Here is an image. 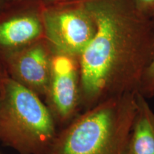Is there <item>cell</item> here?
Here are the masks:
<instances>
[{
    "label": "cell",
    "mask_w": 154,
    "mask_h": 154,
    "mask_svg": "<svg viewBox=\"0 0 154 154\" xmlns=\"http://www.w3.org/2000/svg\"><path fill=\"white\" fill-rule=\"evenodd\" d=\"M97 29L79 57L80 106L139 91L154 57V17L134 0H84Z\"/></svg>",
    "instance_id": "6da1fadb"
},
{
    "label": "cell",
    "mask_w": 154,
    "mask_h": 154,
    "mask_svg": "<svg viewBox=\"0 0 154 154\" xmlns=\"http://www.w3.org/2000/svg\"><path fill=\"white\" fill-rule=\"evenodd\" d=\"M138 92L106 100L76 116L58 133L48 154H126Z\"/></svg>",
    "instance_id": "7a4b0ae2"
},
{
    "label": "cell",
    "mask_w": 154,
    "mask_h": 154,
    "mask_svg": "<svg viewBox=\"0 0 154 154\" xmlns=\"http://www.w3.org/2000/svg\"><path fill=\"white\" fill-rule=\"evenodd\" d=\"M58 133L41 97L5 74L0 78V140L20 154H48Z\"/></svg>",
    "instance_id": "3957f363"
},
{
    "label": "cell",
    "mask_w": 154,
    "mask_h": 154,
    "mask_svg": "<svg viewBox=\"0 0 154 154\" xmlns=\"http://www.w3.org/2000/svg\"><path fill=\"white\" fill-rule=\"evenodd\" d=\"M45 38L54 49L79 57L95 35L97 24L84 1L44 7Z\"/></svg>",
    "instance_id": "277c9868"
},
{
    "label": "cell",
    "mask_w": 154,
    "mask_h": 154,
    "mask_svg": "<svg viewBox=\"0 0 154 154\" xmlns=\"http://www.w3.org/2000/svg\"><path fill=\"white\" fill-rule=\"evenodd\" d=\"M41 0L6 5L0 10V61L45 38Z\"/></svg>",
    "instance_id": "5b68a950"
},
{
    "label": "cell",
    "mask_w": 154,
    "mask_h": 154,
    "mask_svg": "<svg viewBox=\"0 0 154 154\" xmlns=\"http://www.w3.org/2000/svg\"><path fill=\"white\" fill-rule=\"evenodd\" d=\"M45 99L56 122L69 124L76 117L80 107L79 57L54 49Z\"/></svg>",
    "instance_id": "8992f818"
},
{
    "label": "cell",
    "mask_w": 154,
    "mask_h": 154,
    "mask_svg": "<svg viewBox=\"0 0 154 154\" xmlns=\"http://www.w3.org/2000/svg\"><path fill=\"white\" fill-rule=\"evenodd\" d=\"M54 49L43 38L2 61L5 72L19 84L45 97L51 75Z\"/></svg>",
    "instance_id": "52a82bcc"
},
{
    "label": "cell",
    "mask_w": 154,
    "mask_h": 154,
    "mask_svg": "<svg viewBox=\"0 0 154 154\" xmlns=\"http://www.w3.org/2000/svg\"><path fill=\"white\" fill-rule=\"evenodd\" d=\"M126 154H154V111L139 91Z\"/></svg>",
    "instance_id": "ba28073f"
},
{
    "label": "cell",
    "mask_w": 154,
    "mask_h": 154,
    "mask_svg": "<svg viewBox=\"0 0 154 154\" xmlns=\"http://www.w3.org/2000/svg\"><path fill=\"white\" fill-rule=\"evenodd\" d=\"M154 91V57L142 79L140 93L147 98H151Z\"/></svg>",
    "instance_id": "9c48e42d"
},
{
    "label": "cell",
    "mask_w": 154,
    "mask_h": 154,
    "mask_svg": "<svg viewBox=\"0 0 154 154\" xmlns=\"http://www.w3.org/2000/svg\"><path fill=\"white\" fill-rule=\"evenodd\" d=\"M138 10L150 14L154 9V0H134Z\"/></svg>",
    "instance_id": "30bf717a"
},
{
    "label": "cell",
    "mask_w": 154,
    "mask_h": 154,
    "mask_svg": "<svg viewBox=\"0 0 154 154\" xmlns=\"http://www.w3.org/2000/svg\"><path fill=\"white\" fill-rule=\"evenodd\" d=\"M81 1H84V0H41L42 5H43L44 7L59 5V4L74 2H81Z\"/></svg>",
    "instance_id": "8fae6325"
},
{
    "label": "cell",
    "mask_w": 154,
    "mask_h": 154,
    "mask_svg": "<svg viewBox=\"0 0 154 154\" xmlns=\"http://www.w3.org/2000/svg\"><path fill=\"white\" fill-rule=\"evenodd\" d=\"M6 5H14V4H19V3H23V2H32L35 1V0H2Z\"/></svg>",
    "instance_id": "7c38bea8"
},
{
    "label": "cell",
    "mask_w": 154,
    "mask_h": 154,
    "mask_svg": "<svg viewBox=\"0 0 154 154\" xmlns=\"http://www.w3.org/2000/svg\"><path fill=\"white\" fill-rule=\"evenodd\" d=\"M5 74L6 72H5V68H4L2 63L1 61H0V78H1L2 76H3Z\"/></svg>",
    "instance_id": "4fadbf2b"
},
{
    "label": "cell",
    "mask_w": 154,
    "mask_h": 154,
    "mask_svg": "<svg viewBox=\"0 0 154 154\" xmlns=\"http://www.w3.org/2000/svg\"><path fill=\"white\" fill-rule=\"evenodd\" d=\"M5 7V3H4V2L2 1V0H0V10H1V9H2Z\"/></svg>",
    "instance_id": "5bb4252c"
},
{
    "label": "cell",
    "mask_w": 154,
    "mask_h": 154,
    "mask_svg": "<svg viewBox=\"0 0 154 154\" xmlns=\"http://www.w3.org/2000/svg\"><path fill=\"white\" fill-rule=\"evenodd\" d=\"M150 15H151L152 17H154V9L151 11V14H150Z\"/></svg>",
    "instance_id": "9a60e30c"
},
{
    "label": "cell",
    "mask_w": 154,
    "mask_h": 154,
    "mask_svg": "<svg viewBox=\"0 0 154 154\" xmlns=\"http://www.w3.org/2000/svg\"><path fill=\"white\" fill-rule=\"evenodd\" d=\"M153 96H154V91H153V94H152V96H151V97H153Z\"/></svg>",
    "instance_id": "2e32d148"
}]
</instances>
